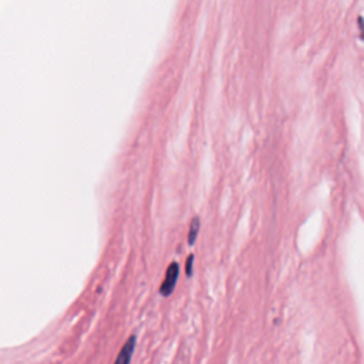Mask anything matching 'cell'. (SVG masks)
I'll return each mask as SVG.
<instances>
[{"label": "cell", "instance_id": "6da1fadb", "mask_svg": "<svg viewBox=\"0 0 364 364\" xmlns=\"http://www.w3.org/2000/svg\"><path fill=\"white\" fill-rule=\"evenodd\" d=\"M178 276H180V265L177 262H173L168 269H167V274H166V279L160 288V293L163 296H171L175 286H177V282H178Z\"/></svg>", "mask_w": 364, "mask_h": 364}, {"label": "cell", "instance_id": "7a4b0ae2", "mask_svg": "<svg viewBox=\"0 0 364 364\" xmlns=\"http://www.w3.org/2000/svg\"><path fill=\"white\" fill-rule=\"evenodd\" d=\"M135 346H137V337L135 336H130L128 340L126 342V344L123 346L121 351L117 356V360L114 364H130L131 358L134 356L135 351Z\"/></svg>", "mask_w": 364, "mask_h": 364}, {"label": "cell", "instance_id": "3957f363", "mask_svg": "<svg viewBox=\"0 0 364 364\" xmlns=\"http://www.w3.org/2000/svg\"><path fill=\"white\" fill-rule=\"evenodd\" d=\"M199 228H201V221L198 217H195L192 221H191V225H189V231H188V245L192 246L198 238V234H199Z\"/></svg>", "mask_w": 364, "mask_h": 364}, {"label": "cell", "instance_id": "277c9868", "mask_svg": "<svg viewBox=\"0 0 364 364\" xmlns=\"http://www.w3.org/2000/svg\"><path fill=\"white\" fill-rule=\"evenodd\" d=\"M192 265H194V255H189L187 259V264H185V274L188 278L192 276Z\"/></svg>", "mask_w": 364, "mask_h": 364}]
</instances>
